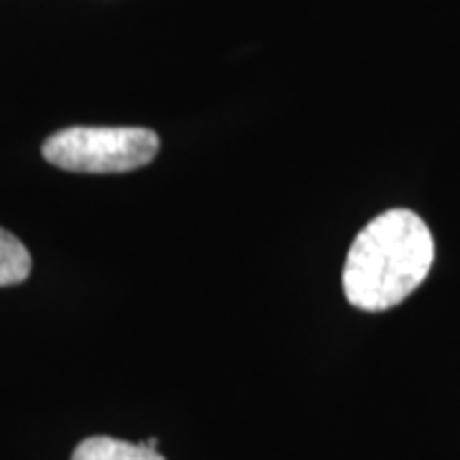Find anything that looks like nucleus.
Wrapping results in <instances>:
<instances>
[{
  "instance_id": "2",
  "label": "nucleus",
  "mask_w": 460,
  "mask_h": 460,
  "mask_svg": "<svg viewBox=\"0 0 460 460\" xmlns=\"http://www.w3.org/2000/svg\"><path fill=\"white\" fill-rule=\"evenodd\" d=\"M159 151L151 128L128 126H72L44 141L41 156L49 164L80 174H118L146 166Z\"/></svg>"
},
{
  "instance_id": "4",
  "label": "nucleus",
  "mask_w": 460,
  "mask_h": 460,
  "mask_svg": "<svg viewBox=\"0 0 460 460\" xmlns=\"http://www.w3.org/2000/svg\"><path fill=\"white\" fill-rule=\"evenodd\" d=\"M31 253L13 233L0 228V287H13L29 279Z\"/></svg>"
},
{
  "instance_id": "3",
  "label": "nucleus",
  "mask_w": 460,
  "mask_h": 460,
  "mask_svg": "<svg viewBox=\"0 0 460 460\" xmlns=\"http://www.w3.org/2000/svg\"><path fill=\"white\" fill-rule=\"evenodd\" d=\"M72 460H166L146 443H126L115 438H87L75 447Z\"/></svg>"
},
{
  "instance_id": "1",
  "label": "nucleus",
  "mask_w": 460,
  "mask_h": 460,
  "mask_svg": "<svg viewBox=\"0 0 460 460\" xmlns=\"http://www.w3.org/2000/svg\"><path fill=\"white\" fill-rule=\"evenodd\" d=\"M435 241L428 223L407 208L376 215L350 243L343 266L345 299L363 313L402 305L428 279Z\"/></svg>"
}]
</instances>
